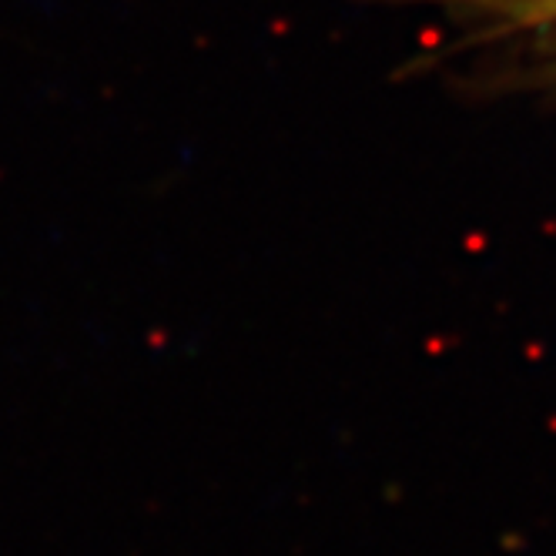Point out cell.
Here are the masks:
<instances>
[{
	"label": "cell",
	"instance_id": "1",
	"mask_svg": "<svg viewBox=\"0 0 556 556\" xmlns=\"http://www.w3.org/2000/svg\"><path fill=\"white\" fill-rule=\"evenodd\" d=\"M469 8V17L480 21L486 41H530L536 54L556 64V0H446Z\"/></svg>",
	"mask_w": 556,
	"mask_h": 556
}]
</instances>
